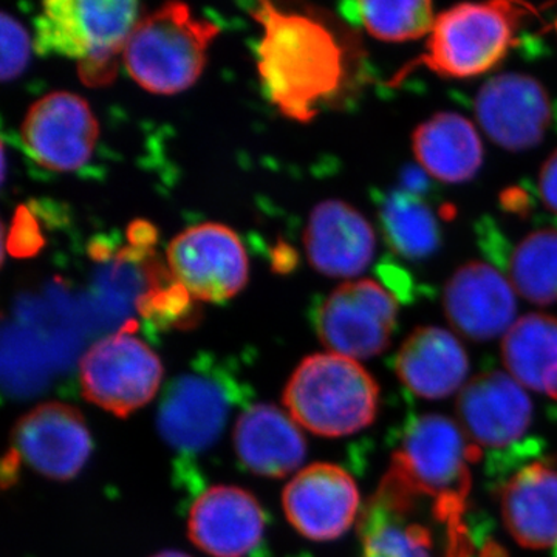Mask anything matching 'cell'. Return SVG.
Returning a JSON list of instances; mask_svg holds the SVG:
<instances>
[{"label":"cell","mask_w":557,"mask_h":557,"mask_svg":"<svg viewBox=\"0 0 557 557\" xmlns=\"http://www.w3.org/2000/svg\"><path fill=\"white\" fill-rule=\"evenodd\" d=\"M398 188L416 196L418 199L426 200L434 190V185L431 182V175L421 166L416 164H406L398 175Z\"/></svg>","instance_id":"cell-31"},{"label":"cell","mask_w":557,"mask_h":557,"mask_svg":"<svg viewBox=\"0 0 557 557\" xmlns=\"http://www.w3.org/2000/svg\"><path fill=\"white\" fill-rule=\"evenodd\" d=\"M219 32L212 22L194 17L185 3H166L137 22L124 47V65L150 94H180L200 78Z\"/></svg>","instance_id":"cell-5"},{"label":"cell","mask_w":557,"mask_h":557,"mask_svg":"<svg viewBox=\"0 0 557 557\" xmlns=\"http://www.w3.org/2000/svg\"><path fill=\"white\" fill-rule=\"evenodd\" d=\"M443 304L450 325L474 341L507 333L518 311L511 282L483 262L465 263L449 277Z\"/></svg>","instance_id":"cell-16"},{"label":"cell","mask_w":557,"mask_h":557,"mask_svg":"<svg viewBox=\"0 0 557 557\" xmlns=\"http://www.w3.org/2000/svg\"><path fill=\"white\" fill-rule=\"evenodd\" d=\"M38 230L27 214H17L16 222L11 228L10 252L14 256H30L39 247Z\"/></svg>","instance_id":"cell-30"},{"label":"cell","mask_w":557,"mask_h":557,"mask_svg":"<svg viewBox=\"0 0 557 557\" xmlns=\"http://www.w3.org/2000/svg\"><path fill=\"white\" fill-rule=\"evenodd\" d=\"M307 258L318 273L355 277L375 256V231L369 220L343 200H325L311 211L304 233Z\"/></svg>","instance_id":"cell-18"},{"label":"cell","mask_w":557,"mask_h":557,"mask_svg":"<svg viewBox=\"0 0 557 557\" xmlns=\"http://www.w3.org/2000/svg\"><path fill=\"white\" fill-rule=\"evenodd\" d=\"M138 16V3L129 0H50L35 21V49L75 58L84 84L106 86Z\"/></svg>","instance_id":"cell-3"},{"label":"cell","mask_w":557,"mask_h":557,"mask_svg":"<svg viewBox=\"0 0 557 557\" xmlns=\"http://www.w3.org/2000/svg\"><path fill=\"white\" fill-rule=\"evenodd\" d=\"M397 322L395 296L370 278L333 289L314 314V329L330 354L351 359H368L386 350Z\"/></svg>","instance_id":"cell-8"},{"label":"cell","mask_w":557,"mask_h":557,"mask_svg":"<svg viewBox=\"0 0 557 557\" xmlns=\"http://www.w3.org/2000/svg\"><path fill=\"white\" fill-rule=\"evenodd\" d=\"M344 14L373 38L388 42L423 38L435 22L434 5L429 0L346 3Z\"/></svg>","instance_id":"cell-27"},{"label":"cell","mask_w":557,"mask_h":557,"mask_svg":"<svg viewBox=\"0 0 557 557\" xmlns=\"http://www.w3.org/2000/svg\"><path fill=\"white\" fill-rule=\"evenodd\" d=\"M134 329L129 324L98 341L79 364L84 397L120 418L148 405L163 380L160 358L134 335Z\"/></svg>","instance_id":"cell-7"},{"label":"cell","mask_w":557,"mask_h":557,"mask_svg":"<svg viewBox=\"0 0 557 557\" xmlns=\"http://www.w3.org/2000/svg\"><path fill=\"white\" fill-rule=\"evenodd\" d=\"M539 194L545 208L557 214V150L542 164L539 172Z\"/></svg>","instance_id":"cell-32"},{"label":"cell","mask_w":557,"mask_h":557,"mask_svg":"<svg viewBox=\"0 0 557 557\" xmlns=\"http://www.w3.org/2000/svg\"><path fill=\"white\" fill-rule=\"evenodd\" d=\"M14 456L47 479H75L89 461V428L78 409L64 403H44L25 413L13 432Z\"/></svg>","instance_id":"cell-13"},{"label":"cell","mask_w":557,"mask_h":557,"mask_svg":"<svg viewBox=\"0 0 557 557\" xmlns=\"http://www.w3.org/2000/svg\"><path fill=\"white\" fill-rule=\"evenodd\" d=\"M467 500L440 496L392 463L361 518L362 557H471Z\"/></svg>","instance_id":"cell-2"},{"label":"cell","mask_w":557,"mask_h":557,"mask_svg":"<svg viewBox=\"0 0 557 557\" xmlns=\"http://www.w3.org/2000/svg\"><path fill=\"white\" fill-rule=\"evenodd\" d=\"M21 138L35 163L67 174L89 163L100 138V124L79 95L53 91L28 109Z\"/></svg>","instance_id":"cell-11"},{"label":"cell","mask_w":557,"mask_h":557,"mask_svg":"<svg viewBox=\"0 0 557 557\" xmlns=\"http://www.w3.org/2000/svg\"><path fill=\"white\" fill-rule=\"evenodd\" d=\"M285 516L311 541H333L354 525L359 493L354 479L336 465L317 463L293 478L282 496Z\"/></svg>","instance_id":"cell-14"},{"label":"cell","mask_w":557,"mask_h":557,"mask_svg":"<svg viewBox=\"0 0 557 557\" xmlns=\"http://www.w3.org/2000/svg\"><path fill=\"white\" fill-rule=\"evenodd\" d=\"M480 456L479 446L450 418L424 413L409 421L392 463L431 493L467 500L471 465Z\"/></svg>","instance_id":"cell-9"},{"label":"cell","mask_w":557,"mask_h":557,"mask_svg":"<svg viewBox=\"0 0 557 557\" xmlns=\"http://www.w3.org/2000/svg\"><path fill=\"white\" fill-rule=\"evenodd\" d=\"M553 25H555V28L557 30V20L555 21V24H553Z\"/></svg>","instance_id":"cell-34"},{"label":"cell","mask_w":557,"mask_h":557,"mask_svg":"<svg viewBox=\"0 0 557 557\" xmlns=\"http://www.w3.org/2000/svg\"><path fill=\"white\" fill-rule=\"evenodd\" d=\"M190 541L212 557H245L259 547L265 516L259 502L237 486H212L189 511Z\"/></svg>","instance_id":"cell-17"},{"label":"cell","mask_w":557,"mask_h":557,"mask_svg":"<svg viewBox=\"0 0 557 557\" xmlns=\"http://www.w3.org/2000/svg\"><path fill=\"white\" fill-rule=\"evenodd\" d=\"M152 557H189V556L185 555V553H180V552H163V553H159V555H156Z\"/></svg>","instance_id":"cell-33"},{"label":"cell","mask_w":557,"mask_h":557,"mask_svg":"<svg viewBox=\"0 0 557 557\" xmlns=\"http://www.w3.org/2000/svg\"><path fill=\"white\" fill-rule=\"evenodd\" d=\"M284 405L289 417L307 431L322 437H344L375 420L380 388L355 359L311 355L288 380Z\"/></svg>","instance_id":"cell-4"},{"label":"cell","mask_w":557,"mask_h":557,"mask_svg":"<svg viewBox=\"0 0 557 557\" xmlns=\"http://www.w3.org/2000/svg\"><path fill=\"white\" fill-rule=\"evenodd\" d=\"M502 516L509 534L527 548L557 545V468L534 461L502 487Z\"/></svg>","instance_id":"cell-21"},{"label":"cell","mask_w":557,"mask_h":557,"mask_svg":"<svg viewBox=\"0 0 557 557\" xmlns=\"http://www.w3.org/2000/svg\"><path fill=\"white\" fill-rule=\"evenodd\" d=\"M474 110L487 137L511 152L541 145L555 119L547 89L522 73H504L486 81L475 97Z\"/></svg>","instance_id":"cell-12"},{"label":"cell","mask_w":557,"mask_h":557,"mask_svg":"<svg viewBox=\"0 0 557 557\" xmlns=\"http://www.w3.org/2000/svg\"><path fill=\"white\" fill-rule=\"evenodd\" d=\"M534 9L511 2L461 3L435 17L426 51L403 70L424 65L449 78H471L496 67L518 44V28Z\"/></svg>","instance_id":"cell-6"},{"label":"cell","mask_w":557,"mask_h":557,"mask_svg":"<svg viewBox=\"0 0 557 557\" xmlns=\"http://www.w3.org/2000/svg\"><path fill=\"white\" fill-rule=\"evenodd\" d=\"M395 372L418 397L446 398L463 386L469 358L460 341L448 330L420 327L399 347Z\"/></svg>","instance_id":"cell-20"},{"label":"cell","mask_w":557,"mask_h":557,"mask_svg":"<svg viewBox=\"0 0 557 557\" xmlns=\"http://www.w3.org/2000/svg\"><path fill=\"white\" fill-rule=\"evenodd\" d=\"M242 463L263 478H285L302 465L307 443L298 423L270 405L242 413L234 431Z\"/></svg>","instance_id":"cell-22"},{"label":"cell","mask_w":557,"mask_h":557,"mask_svg":"<svg viewBox=\"0 0 557 557\" xmlns=\"http://www.w3.org/2000/svg\"><path fill=\"white\" fill-rule=\"evenodd\" d=\"M230 397L223 384L201 373L180 376L159 410L161 437L172 448L200 453L214 445L228 420Z\"/></svg>","instance_id":"cell-19"},{"label":"cell","mask_w":557,"mask_h":557,"mask_svg":"<svg viewBox=\"0 0 557 557\" xmlns=\"http://www.w3.org/2000/svg\"><path fill=\"white\" fill-rule=\"evenodd\" d=\"M418 163L443 183L469 182L483 164V145L471 121L440 112L417 127L412 137Z\"/></svg>","instance_id":"cell-23"},{"label":"cell","mask_w":557,"mask_h":557,"mask_svg":"<svg viewBox=\"0 0 557 557\" xmlns=\"http://www.w3.org/2000/svg\"><path fill=\"white\" fill-rule=\"evenodd\" d=\"M166 256L172 276L199 302H223L247 285L248 256L228 226H190L171 240Z\"/></svg>","instance_id":"cell-10"},{"label":"cell","mask_w":557,"mask_h":557,"mask_svg":"<svg viewBox=\"0 0 557 557\" xmlns=\"http://www.w3.org/2000/svg\"><path fill=\"white\" fill-rule=\"evenodd\" d=\"M461 429L479 448L516 446L533 423V403L511 375L475 376L457 399Z\"/></svg>","instance_id":"cell-15"},{"label":"cell","mask_w":557,"mask_h":557,"mask_svg":"<svg viewBox=\"0 0 557 557\" xmlns=\"http://www.w3.org/2000/svg\"><path fill=\"white\" fill-rule=\"evenodd\" d=\"M148 273V292L138 299V310L146 319L157 322L160 327L188 329L199 321V313L194 307L193 298L175 281L170 269H164L152 258L146 260Z\"/></svg>","instance_id":"cell-28"},{"label":"cell","mask_w":557,"mask_h":557,"mask_svg":"<svg viewBox=\"0 0 557 557\" xmlns=\"http://www.w3.org/2000/svg\"><path fill=\"white\" fill-rule=\"evenodd\" d=\"M502 357L512 379L557 399V318L530 313L505 333Z\"/></svg>","instance_id":"cell-24"},{"label":"cell","mask_w":557,"mask_h":557,"mask_svg":"<svg viewBox=\"0 0 557 557\" xmlns=\"http://www.w3.org/2000/svg\"><path fill=\"white\" fill-rule=\"evenodd\" d=\"M252 17L262 25L258 72L267 98L282 115L309 123L319 104L339 89L344 58L338 40L309 14L260 2Z\"/></svg>","instance_id":"cell-1"},{"label":"cell","mask_w":557,"mask_h":557,"mask_svg":"<svg viewBox=\"0 0 557 557\" xmlns=\"http://www.w3.org/2000/svg\"><path fill=\"white\" fill-rule=\"evenodd\" d=\"M508 276L512 288L528 302H557V228L528 234L509 255Z\"/></svg>","instance_id":"cell-26"},{"label":"cell","mask_w":557,"mask_h":557,"mask_svg":"<svg viewBox=\"0 0 557 557\" xmlns=\"http://www.w3.org/2000/svg\"><path fill=\"white\" fill-rule=\"evenodd\" d=\"M379 215L384 239L401 258L426 260L438 251L442 230L426 200L391 189L379 200Z\"/></svg>","instance_id":"cell-25"},{"label":"cell","mask_w":557,"mask_h":557,"mask_svg":"<svg viewBox=\"0 0 557 557\" xmlns=\"http://www.w3.org/2000/svg\"><path fill=\"white\" fill-rule=\"evenodd\" d=\"M0 33H2V69L3 81L20 78L30 61L32 40L21 22L2 13L0 16Z\"/></svg>","instance_id":"cell-29"},{"label":"cell","mask_w":557,"mask_h":557,"mask_svg":"<svg viewBox=\"0 0 557 557\" xmlns=\"http://www.w3.org/2000/svg\"><path fill=\"white\" fill-rule=\"evenodd\" d=\"M556 557H557V553H556Z\"/></svg>","instance_id":"cell-35"}]
</instances>
